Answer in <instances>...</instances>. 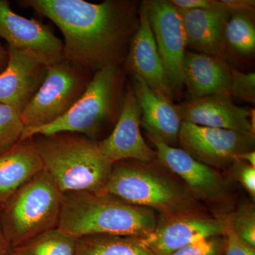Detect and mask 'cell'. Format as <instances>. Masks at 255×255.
Here are the masks:
<instances>
[{
    "label": "cell",
    "instance_id": "obj_22",
    "mask_svg": "<svg viewBox=\"0 0 255 255\" xmlns=\"http://www.w3.org/2000/svg\"><path fill=\"white\" fill-rule=\"evenodd\" d=\"M77 241L56 228L15 247L11 252L13 255H76Z\"/></svg>",
    "mask_w": 255,
    "mask_h": 255
},
{
    "label": "cell",
    "instance_id": "obj_32",
    "mask_svg": "<svg viewBox=\"0 0 255 255\" xmlns=\"http://www.w3.org/2000/svg\"><path fill=\"white\" fill-rule=\"evenodd\" d=\"M12 248L7 238L5 236L1 221V210H0V255H11Z\"/></svg>",
    "mask_w": 255,
    "mask_h": 255
},
{
    "label": "cell",
    "instance_id": "obj_1",
    "mask_svg": "<svg viewBox=\"0 0 255 255\" xmlns=\"http://www.w3.org/2000/svg\"><path fill=\"white\" fill-rule=\"evenodd\" d=\"M19 4L51 20L65 38L64 58L92 75L105 67L122 66L138 26L132 1L23 0Z\"/></svg>",
    "mask_w": 255,
    "mask_h": 255
},
{
    "label": "cell",
    "instance_id": "obj_33",
    "mask_svg": "<svg viewBox=\"0 0 255 255\" xmlns=\"http://www.w3.org/2000/svg\"><path fill=\"white\" fill-rule=\"evenodd\" d=\"M8 62H9L8 50L2 46L0 42V74L2 73L6 68Z\"/></svg>",
    "mask_w": 255,
    "mask_h": 255
},
{
    "label": "cell",
    "instance_id": "obj_29",
    "mask_svg": "<svg viewBox=\"0 0 255 255\" xmlns=\"http://www.w3.org/2000/svg\"><path fill=\"white\" fill-rule=\"evenodd\" d=\"M230 167L233 177L245 188L253 201H255V167L241 160H236Z\"/></svg>",
    "mask_w": 255,
    "mask_h": 255
},
{
    "label": "cell",
    "instance_id": "obj_4",
    "mask_svg": "<svg viewBox=\"0 0 255 255\" xmlns=\"http://www.w3.org/2000/svg\"><path fill=\"white\" fill-rule=\"evenodd\" d=\"M153 162H116L104 193L129 204L157 211L162 217L206 214L204 204L180 179Z\"/></svg>",
    "mask_w": 255,
    "mask_h": 255
},
{
    "label": "cell",
    "instance_id": "obj_27",
    "mask_svg": "<svg viewBox=\"0 0 255 255\" xmlns=\"http://www.w3.org/2000/svg\"><path fill=\"white\" fill-rule=\"evenodd\" d=\"M223 236L206 238L179 250L171 255H222Z\"/></svg>",
    "mask_w": 255,
    "mask_h": 255
},
{
    "label": "cell",
    "instance_id": "obj_13",
    "mask_svg": "<svg viewBox=\"0 0 255 255\" xmlns=\"http://www.w3.org/2000/svg\"><path fill=\"white\" fill-rule=\"evenodd\" d=\"M141 114L133 89L128 86L114 130L98 141L102 153L113 163L124 160L152 162L157 159L156 152L147 145L140 131Z\"/></svg>",
    "mask_w": 255,
    "mask_h": 255
},
{
    "label": "cell",
    "instance_id": "obj_19",
    "mask_svg": "<svg viewBox=\"0 0 255 255\" xmlns=\"http://www.w3.org/2000/svg\"><path fill=\"white\" fill-rule=\"evenodd\" d=\"M183 75L192 100H196L226 93L231 78V67L221 58L186 51Z\"/></svg>",
    "mask_w": 255,
    "mask_h": 255
},
{
    "label": "cell",
    "instance_id": "obj_18",
    "mask_svg": "<svg viewBox=\"0 0 255 255\" xmlns=\"http://www.w3.org/2000/svg\"><path fill=\"white\" fill-rule=\"evenodd\" d=\"M177 10L187 46L221 59L226 48L225 27L231 13L225 9Z\"/></svg>",
    "mask_w": 255,
    "mask_h": 255
},
{
    "label": "cell",
    "instance_id": "obj_15",
    "mask_svg": "<svg viewBox=\"0 0 255 255\" xmlns=\"http://www.w3.org/2000/svg\"><path fill=\"white\" fill-rule=\"evenodd\" d=\"M138 18V26L129 43L126 65L132 75L141 78L152 90L171 100L172 90L159 57L145 1L140 6Z\"/></svg>",
    "mask_w": 255,
    "mask_h": 255
},
{
    "label": "cell",
    "instance_id": "obj_5",
    "mask_svg": "<svg viewBox=\"0 0 255 255\" xmlns=\"http://www.w3.org/2000/svg\"><path fill=\"white\" fill-rule=\"evenodd\" d=\"M124 73L122 66L105 67L94 74L85 93L68 113L53 123L38 128H24L21 142L36 136L60 132L82 134L97 141L106 126L122 110Z\"/></svg>",
    "mask_w": 255,
    "mask_h": 255
},
{
    "label": "cell",
    "instance_id": "obj_14",
    "mask_svg": "<svg viewBox=\"0 0 255 255\" xmlns=\"http://www.w3.org/2000/svg\"><path fill=\"white\" fill-rule=\"evenodd\" d=\"M177 109L183 122L214 128L254 133L252 119L255 110L238 107L226 93L191 100Z\"/></svg>",
    "mask_w": 255,
    "mask_h": 255
},
{
    "label": "cell",
    "instance_id": "obj_11",
    "mask_svg": "<svg viewBox=\"0 0 255 255\" xmlns=\"http://www.w3.org/2000/svg\"><path fill=\"white\" fill-rule=\"evenodd\" d=\"M0 38L8 46L46 66L64 58L63 42L46 24L15 13L7 0H0Z\"/></svg>",
    "mask_w": 255,
    "mask_h": 255
},
{
    "label": "cell",
    "instance_id": "obj_2",
    "mask_svg": "<svg viewBox=\"0 0 255 255\" xmlns=\"http://www.w3.org/2000/svg\"><path fill=\"white\" fill-rule=\"evenodd\" d=\"M157 222L153 210L112 194L73 191L63 194L57 228L78 239L94 235L143 238L155 230Z\"/></svg>",
    "mask_w": 255,
    "mask_h": 255
},
{
    "label": "cell",
    "instance_id": "obj_28",
    "mask_svg": "<svg viewBox=\"0 0 255 255\" xmlns=\"http://www.w3.org/2000/svg\"><path fill=\"white\" fill-rule=\"evenodd\" d=\"M223 218L226 221L222 255H255V248L248 246L239 239L233 232L226 218Z\"/></svg>",
    "mask_w": 255,
    "mask_h": 255
},
{
    "label": "cell",
    "instance_id": "obj_8",
    "mask_svg": "<svg viewBox=\"0 0 255 255\" xmlns=\"http://www.w3.org/2000/svg\"><path fill=\"white\" fill-rule=\"evenodd\" d=\"M152 143L159 163L180 179L201 204H207L215 216L221 218L234 210V196L217 169L201 163L182 149Z\"/></svg>",
    "mask_w": 255,
    "mask_h": 255
},
{
    "label": "cell",
    "instance_id": "obj_30",
    "mask_svg": "<svg viewBox=\"0 0 255 255\" xmlns=\"http://www.w3.org/2000/svg\"><path fill=\"white\" fill-rule=\"evenodd\" d=\"M176 9H226L221 0H170L169 1Z\"/></svg>",
    "mask_w": 255,
    "mask_h": 255
},
{
    "label": "cell",
    "instance_id": "obj_34",
    "mask_svg": "<svg viewBox=\"0 0 255 255\" xmlns=\"http://www.w3.org/2000/svg\"><path fill=\"white\" fill-rule=\"evenodd\" d=\"M238 160H241L242 162H245L250 164L255 167V150L248 151V152H244L241 154L238 157Z\"/></svg>",
    "mask_w": 255,
    "mask_h": 255
},
{
    "label": "cell",
    "instance_id": "obj_16",
    "mask_svg": "<svg viewBox=\"0 0 255 255\" xmlns=\"http://www.w3.org/2000/svg\"><path fill=\"white\" fill-rule=\"evenodd\" d=\"M7 50L9 62L0 74V103L21 115L41 87L47 66L11 47Z\"/></svg>",
    "mask_w": 255,
    "mask_h": 255
},
{
    "label": "cell",
    "instance_id": "obj_10",
    "mask_svg": "<svg viewBox=\"0 0 255 255\" xmlns=\"http://www.w3.org/2000/svg\"><path fill=\"white\" fill-rule=\"evenodd\" d=\"M145 2L166 78L171 90L179 92L185 85L183 66L187 47L180 14L169 1Z\"/></svg>",
    "mask_w": 255,
    "mask_h": 255
},
{
    "label": "cell",
    "instance_id": "obj_3",
    "mask_svg": "<svg viewBox=\"0 0 255 255\" xmlns=\"http://www.w3.org/2000/svg\"><path fill=\"white\" fill-rule=\"evenodd\" d=\"M36 136L31 142L43 170L63 194L105 192L114 163L102 153L98 141L74 132Z\"/></svg>",
    "mask_w": 255,
    "mask_h": 255
},
{
    "label": "cell",
    "instance_id": "obj_9",
    "mask_svg": "<svg viewBox=\"0 0 255 255\" xmlns=\"http://www.w3.org/2000/svg\"><path fill=\"white\" fill-rule=\"evenodd\" d=\"M255 142L254 133L182 122L178 142L182 150L196 160L215 169H221L230 167L241 154L255 150Z\"/></svg>",
    "mask_w": 255,
    "mask_h": 255
},
{
    "label": "cell",
    "instance_id": "obj_25",
    "mask_svg": "<svg viewBox=\"0 0 255 255\" xmlns=\"http://www.w3.org/2000/svg\"><path fill=\"white\" fill-rule=\"evenodd\" d=\"M24 128L19 114L0 103V153L21 142Z\"/></svg>",
    "mask_w": 255,
    "mask_h": 255
},
{
    "label": "cell",
    "instance_id": "obj_23",
    "mask_svg": "<svg viewBox=\"0 0 255 255\" xmlns=\"http://www.w3.org/2000/svg\"><path fill=\"white\" fill-rule=\"evenodd\" d=\"M251 14L233 13L225 27L226 46L242 57L251 56L255 51V26Z\"/></svg>",
    "mask_w": 255,
    "mask_h": 255
},
{
    "label": "cell",
    "instance_id": "obj_6",
    "mask_svg": "<svg viewBox=\"0 0 255 255\" xmlns=\"http://www.w3.org/2000/svg\"><path fill=\"white\" fill-rule=\"evenodd\" d=\"M63 193L42 170L1 206V221L11 248L58 227Z\"/></svg>",
    "mask_w": 255,
    "mask_h": 255
},
{
    "label": "cell",
    "instance_id": "obj_7",
    "mask_svg": "<svg viewBox=\"0 0 255 255\" xmlns=\"http://www.w3.org/2000/svg\"><path fill=\"white\" fill-rule=\"evenodd\" d=\"M92 76L65 58L47 67L41 87L20 115L24 127H44L61 118L81 98Z\"/></svg>",
    "mask_w": 255,
    "mask_h": 255
},
{
    "label": "cell",
    "instance_id": "obj_24",
    "mask_svg": "<svg viewBox=\"0 0 255 255\" xmlns=\"http://www.w3.org/2000/svg\"><path fill=\"white\" fill-rule=\"evenodd\" d=\"M226 218L233 232L248 246L255 248V209L254 204H242Z\"/></svg>",
    "mask_w": 255,
    "mask_h": 255
},
{
    "label": "cell",
    "instance_id": "obj_31",
    "mask_svg": "<svg viewBox=\"0 0 255 255\" xmlns=\"http://www.w3.org/2000/svg\"><path fill=\"white\" fill-rule=\"evenodd\" d=\"M221 1L231 14L241 12L252 14L255 10V0H221Z\"/></svg>",
    "mask_w": 255,
    "mask_h": 255
},
{
    "label": "cell",
    "instance_id": "obj_35",
    "mask_svg": "<svg viewBox=\"0 0 255 255\" xmlns=\"http://www.w3.org/2000/svg\"><path fill=\"white\" fill-rule=\"evenodd\" d=\"M11 255H13V254H12V252H11Z\"/></svg>",
    "mask_w": 255,
    "mask_h": 255
},
{
    "label": "cell",
    "instance_id": "obj_26",
    "mask_svg": "<svg viewBox=\"0 0 255 255\" xmlns=\"http://www.w3.org/2000/svg\"><path fill=\"white\" fill-rule=\"evenodd\" d=\"M226 94L254 105L255 73H244L231 67V78Z\"/></svg>",
    "mask_w": 255,
    "mask_h": 255
},
{
    "label": "cell",
    "instance_id": "obj_21",
    "mask_svg": "<svg viewBox=\"0 0 255 255\" xmlns=\"http://www.w3.org/2000/svg\"><path fill=\"white\" fill-rule=\"evenodd\" d=\"M76 255H155L134 236L94 235L78 238Z\"/></svg>",
    "mask_w": 255,
    "mask_h": 255
},
{
    "label": "cell",
    "instance_id": "obj_20",
    "mask_svg": "<svg viewBox=\"0 0 255 255\" xmlns=\"http://www.w3.org/2000/svg\"><path fill=\"white\" fill-rule=\"evenodd\" d=\"M43 169V162L32 142H18L0 153V206Z\"/></svg>",
    "mask_w": 255,
    "mask_h": 255
},
{
    "label": "cell",
    "instance_id": "obj_17",
    "mask_svg": "<svg viewBox=\"0 0 255 255\" xmlns=\"http://www.w3.org/2000/svg\"><path fill=\"white\" fill-rule=\"evenodd\" d=\"M132 86L141 109L140 125L151 141L174 147L179 142L183 122L177 107L135 75Z\"/></svg>",
    "mask_w": 255,
    "mask_h": 255
},
{
    "label": "cell",
    "instance_id": "obj_12",
    "mask_svg": "<svg viewBox=\"0 0 255 255\" xmlns=\"http://www.w3.org/2000/svg\"><path fill=\"white\" fill-rule=\"evenodd\" d=\"M223 218L206 214L176 217L159 216L157 226L141 238L142 243L155 255H171L191 244L224 235Z\"/></svg>",
    "mask_w": 255,
    "mask_h": 255
}]
</instances>
